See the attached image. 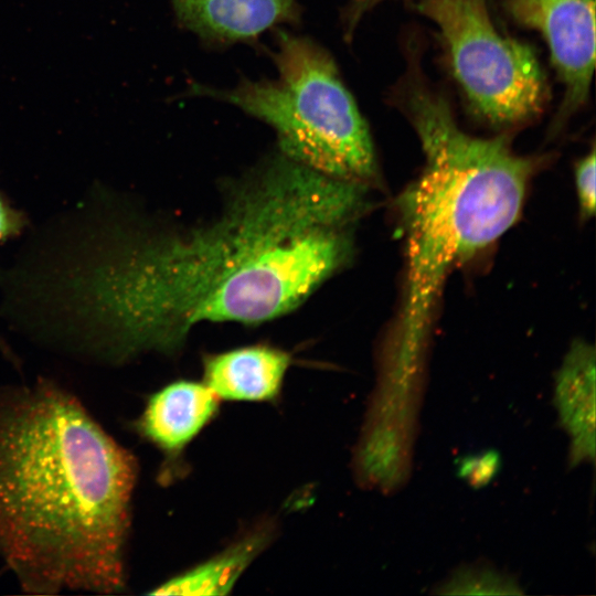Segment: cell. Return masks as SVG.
I'll return each mask as SVG.
<instances>
[{"label": "cell", "instance_id": "1", "mask_svg": "<svg viewBox=\"0 0 596 596\" xmlns=\"http://www.w3.org/2000/svg\"><path fill=\"white\" fill-rule=\"evenodd\" d=\"M365 193L278 151L205 222L103 235L68 294L119 359L172 354L201 322L255 324L301 305L351 259Z\"/></svg>", "mask_w": 596, "mask_h": 596}, {"label": "cell", "instance_id": "2", "mask_svg": "<svg viewBox=\"0 0 596 596\" xmlns=\"http://www.w3.org/2000/svg\"><path fill=\"white\" fill-rule=\"evenodd\" d=\"M135 456L56 384L0 389V560L31 594L125 587Z\"/></svg>", "mask_w": 596, "mask_h": 596}, {"label": "cell", "instance_id": "3", "mask_svg": "<svg viewBox=\"0 0 596 596\" xmlns=\"http://www.w3.org/2000/svg\"><path fill=\"white\" fill-rule=\"evenodd\" d=\"M397 95L425 162L396 201L404 240V289L380 365L394 374L417 376L423 374L447 277L515 223L535 162L514 153L505 137L465 132L446 98L414 72L406 75Z\"/></svg>", "mask_w": 596, "mask_h": 596}, {"label": "cell", "instance_id": "4", "mask_svg": "<svg viewBox=\"0 0 596 596\" xmlns=\"http://www.w3.org/2000/svg\"><path fill=\"white\" fill-rule=\"evenodd\" d=\"M274 61L273 78H242L224 89L196 84L191 92L267 124L289 159L339 180L373 184L379 171L372 137L331 55L312 40L279 32Z\"/></svg>", "mask_w": 596, "mask_h": 596}, {"label": "cell", "instance_id": "5", "mask_svg": "<svg viewBox=\"0 0 596 596\" xmlns=\"http://www.w3.org/2000/svg\"><path fill=\"white\" fill-rule=\"evenodd\" d=\"M447 46L454 75L472 109L493 126L534 119L546 102V82L534 51L503 35L486 0H419Z\"/></svg>", "mask_w": 596, "mask_h": 596}, {"label": "cell", "instance_id": "6", "mask_svg": "<svg viewBox=\"0 0 596 596\" xmlns=\"http://www.w3.org/2000/svg\"><path fill=\"white\" fill-rule=\"evenodd\" d=\"M509 14L539 31L564 85L561 125L586 102L595 68V0H507Z\"/></svg>", "mask_w": 596, "mask_h": 596}, {"label": "cell", "instance_id": "7", "mask_svg": "<svg viewBox=\"0 0 596 596\" xmlns=\"http://www.w3.org/2000/svg\"><path fill=\"white\" fill-rule=\"evenodd\" d=\"M220 401L204 383L178 380L148 397L132 428L161 451L166 466L174 465L216 416Z\"/></svg>", "mask_w": 596, "mask_h": 596}, {"label": "cell", "instance_id": "8", "mask_svg": "<svg viewBox=\"0 0 596 596\" xmlns=\"http://www.w3.org/2000/svg\"><path fill=\"white\" fill-rule=\"evenodd\" d=\"M183 26L214 43L256 39L281 23L296 22V0H171Z\"/></svg>", "mask_w": 596, "mask_h": 596}, {"label": "cell", "instance_id": "9", "mask_svg": "<svg viewBox=\"0 0 596 596\" xmlns=\"http://www.w3.org/2000/svg\"><path fill=\"white\" fill-rule=\"evenodd\" d=\"M291 356L268 344L236 348L203 358V383L220 398L277 401Z\"/></svg>", "mask_w": 596, "mask_h": 596}, {"label": "cell", "instance_id": "10", "mask_svg": "<svg viewBox=\"0 0 596 596\" xmlns=\"http://www.w3.org/2000/svg\"><path fill=\"white\" fill-rule=\"evenodd\" d=\"M595 350L573 342L555 377L554 402L571 438L570 464L595 459Z\"/></svg>", "mask_w": 596, "mask_h": 596}, {"label": "cell", "instance_id": "11", "mask_svg": "<svg viewBox=\"0 0 596 596\" xmlns=\"http://www.w3.org/2000/svg\"><path fill=\"white\" fill-rule=\"evenodd\" d=\"M275 534L269 522H262L224 551L171 577L150 595L212 596L227 594L248 565L263 552Z\"/></svg>", "mask_w": 596, "mask_h": 596}, {"label": "cell", "instance_id": "12", "mask_svg": "<svg viewBox=\"0 0 596 596\" xmlns=\"http://www.w3.org/2000/svg\"><path fill=\"white\" fill-rule=\"evenodd\" d=\"M447 594H520L514 581L490 568H465L441 586Z\"/></svg>", "mask_w": 596, "mask_h": 596}, {"label": "cell", "instance_id": "13", "mask_svg": "<svg viewBox=\"0 0 596 596\" xmlns=\"http://www.w3.org/2000/svg\"><path fill=\"white\" fill-rule=\"evenodd\" d=\"M595 150L594 148L582 158L575 166L574 180L579 204L581 214L590 217L595 213L596 189H595Z\"/></svg>", "mask_w": 596, "mask_h": 596}, {"label": "cell", "instance_id": "14", "mask_svg": "<svg viewBox=\"0 0 596 596\" xmlns=\"http://www.w3.org/2000/svg\"><path fill=\"white\" fill-rule=\"evenodd\" d=\"M497 454L487 453L480 457H472L461 465L460 472L473 485L488 482L498 469Z\"/></svg>", "mask_w": 596, "mask_h": 596}, {"label": "cell", "instance_id": "15", "mask_svg": "<svg viewBox=\"0 0 596 596\" xmlns=\"http://www.w3.org/2000/svg\"><path fill=\"white\" fill-rule=\"evenodd\" d=\"M22 226L21 214L0 194V243L18 234Z\"/></svg>", "mask_w": 596, "mask_h": 596}, {"label": "cell", "instance_id": "16", "mask_svg": "<svg viewBox=\"0 0 596 596\" xmlns=\"http://www.w3.org/2000/svg\"><path fill=\"white\" fill-rule=\"evenodd\" d=\"M386 0H348L344 10V28L347 36L355 30L361 19L375 6Z\"/></svg>", "mask_w": 596, "mask_h": 596}]
</instances>
